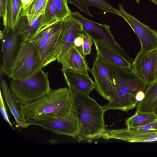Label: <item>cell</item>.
Here are the masks:
<instances>
[{
    "instance_id": "obj_31",
    "label": "cell",
    "mask_w": 157,
    "mask_h": 157,
    "mask_svg": "<svg viewBox=\"0 0 157 157\" xmlns=\"http://www.w3.org/2000/svg\"><path fill=\"white\" fill-rule=\"evenodd\" d=\"M82 33L77 36L74 41V46L77 48L82 53L83 43Z\"/></svg>"
},
{
    "instance_id": "obj_22",
    "label": "cell",
    "mask_w": 157,
    "mask_h": 157,
    "mask_svg": "<svg viewBox=\"0 0 157 157\" xmlns=\"http://www.w3.org/2000/svg\"><path fill=\"white\" fill-rule=\"evenodd\" d=\"M48 0H31L27 8L22 10L21 14L26 17L29 25H32L34 21L44 14Z\"/></svg>"
},
{
    "instance_id": "obj_2",
    "label": "cell",
    "mask_w": 157,
    "mask_h": 157,
    "mask_svg": "<svg viewBox=\"0 0 157 157\" xmlns=\"http://www.w3.org/2000/svg\"><path fill=\"white\" fill-rule=\"evenodd\" d=\"M111 72L114 84L111 100L102 107L105 111L120 109L128 111L134 108L138 103L136 98L139 91H145L148 83L129 69L105 60Z\"/></svg>"
},
{
    "instance_id": "obj_7",
    "label": "cell",
    "mask_w": 157,
    "mask_h": 157,
    "mask_svg": "<svg viewBox=\"0 0 157 157\" xmlns=\"http://www.w3.org/2000/svg\"><path fill=\"white\" fill-rule=\"evenodd\" d=\"M70 15L81 24L83 31L93 40L102 42L116 50L130 63L133 59L115 41L110 31V27L90 21L82 15L78 11L71 12Z\"/></svg>"
},
{
    "instance_id": "obj_28",
    "label": "cell",
    "mask_w": 157,
    "mask_h": 157,
    "mask_svg": "<svg viewBox=\"0 0 157 157\" xmlns=\"http://www.w3.org/2000/svg\"><path fill=\"white\" fill-rule=\"evenodd\" d=\"M83 43L82 46V54L85 57L90 54L91 48L92 44V39L87 34L82 33Z\"/></svg>"
},
{
    "instance_id": "obj_9",
    "label": "cell",
    "mask_w": 157,
    "mask_h": 157,
    "mask_svg": "<svg viewBox=\"0 0 157 157\" xmlns=\"http://www.w3.org/2000/svg\"><path fill=\"white\" fill-rule=\"evenodd\" d=\"M3 62L2 73L8 75L19 50L23 40L18 33V27L12 30L4 28L0 31Z\"/></svg>"
},
{
    "instance_id": "obj_13",
    "label": "cell",
    "mask_w": 157,
    "mask_h": 157,
    "mask_svg": "<svg viewBox=\"0 0 157 157\" xmlns=\"http://www.w3.org/2000/svg\"><path fill=\"white\" fill-rule=\"evenodd\" d=\"M63 21L62 42L60 52L57 60L61 64L65 55L74 46V41L75 38L83 33L80 23L70 15L66 18Z\"/></svg>"
},
{
    "instance_id": "obj_25",
    "label": "cell",
    "mask_w": 157,
    "mask_h": 157,
    "mask_svg": "<svg viewBox=\"0 0 157 157\" xmlns=\"http://www.w3.org/2000/svg\"><path fill=\"white\" fill-rule=\"evenodd\" d=\"M54 5L57 21L63 20L71 12L68 6L67 0H52Z\"/></svg>"
},
{
    "instance_id": "obj_23",
    "label": "cell",
    "mask_w": 157,
    "mask_h": 157,
    "mask_svg": "<svg viewBox=\"0 0 157 157\" xmlns=\"http://www.w3.org/2000/svg\"><path fill=\"white\" fill-rule=\"evenodd\" d=\"M156 119L157 118L154 112L137 111L134 115L126 120L125 124L127 128H136L150 123Z\"/></svg>"
},
{
    "instance_id": "obj_17",
    "label": "cell",
    "mask_w": 157,
    "mask_h": 157,
    "mask_svg": "<svg viewBox=\"0 0 157 157\" xmlns=\"http://www.w3.org/2000/svg\"><path fill=\"white\" fill-rule=\"evenodd\" d=\"M63 73L68 86L71 87L88 95L95 88V83L88 74L71 71H65Z\"/></svg>"
},
{
    "instance_id": "obj_34",
    "label": "cell",
    "mask_w": 157,
    "mask_h": 157,
    "mask_svg": "<svg viewBox=\"0 0 157 157\" xmlns=\"http://www.w3.org/2000/svg\"><path fill=\"white\" fill-rule=\"evenodd\" d=\"M31 0H21L22 5V10H25L29 5Z\"/></svg>"
},
{
    "instance_id": "obj_37",
    "label": "cell",
    "mask_w": 157,
    "mask_h": 157,
    "mask_svg": "<svg viewBox=\"0 0 157 157\" xmlns=\"http://www.w3.org/2000/svg\"><path fill=\"white\" fill-rule=\"evenodd\" d=\"M153 3H155L156 5H157V0H150Z\"/></svg>"
},
{
    "instance_id": "obj_30",
    "label": "cell",
    "mask_w": 157,
    "mask_h": 157,
    "mask_svg": "<svg viewBox=\"0 0 157 157\" xmlns=\"http://www.w3.org/2000/svg\"><path fill=\"white\" fill-rule=\"evenodd\" d=\"M4 103L1 93H0V108L1 113L5 121L12 128H13V124L10 121L7 109Z\"/></svg>"
},
{
    "instance_id": "obj_3",
    "label": "cell",
    "mask_w": 157,
    "mask_h": 157,
    "mask_svg": "<svg viewBox=\"0 0 157 157\" xmlns=\"http://www.w3.org/2000/svg\"><path fill=\"white\" fill-rule=\"evenodd\" d=\"M72 109L70 90L63 87L51 90L40 99L26 105H23L22 113L28 120L50 121L68 115Z\"/></svg>"
},
{
    "instance_id": "obj_21",
    "label": "cell",
    "mask_w": 157,
    "mask_h": 157,
    "mask_svg": "<svg viewBox=\"0 0 157 157\" xmlns=\"http://www.w3.org/2000/svg\"><path fill=\"white\" fill-rule=\"evenodd\" d=\"M42 16V15L30 25L26 17L21 14L17 27L19 34L23 40H31L36 35L39 31Z\"/></svg>"
},
{
    "instance_id": "obj_33",
    "label": "cell",
    "mask_w": 157,
    "mask_h": 157,
    "mask_svg": "<svg viewBox=\"0 0 157 157\" xmlns=\"http://www.w3.org/2000/svg\"><path fill=\"white\" fill-rule=\"evenodd\" d=\"M145 97L144 92L142 91H139L136 94V100L139 102L143 100Z\"/></svg>"
},
{
    "instance_id": "obj_8",
    "label": "cell",
    "mask_w": 157,
    "mask_h": 157,
    "mask_svg": "<svg viewBox=\"0 0 157 157\" xmlns=\"http://www.w3.org/2000/svg\"><path fill=\"white\" fill-rule=\"evenodd\" d=\"M90 71L94 79L95 89L99 94L110 101L114 93L113 79L106 61L97 52Z\"/></svg>"
},
{
    "instance_id": "obj_4",
    "label": "cell",
    "mask_w": 157,
    "mask_h": 157,
    "mask_svg": "<svg viewBox=\"0 0 157 157\" xmlns=\"http://www.w3.org/2000/svg\"><path fill=\"white\" fill-rule=\"evenodd\" d=\"M10 87L24 105L40 99L52 90L48 73L42 69L29 77L12 79L10 82Z\"/></svg>"
},
{
    "instance_id": "obj_26",
    "label": "cell",
    "mask_w": 157,
    "mask_h": 157,
    "mask_svg": "<svg viewBox=\"0 0 157 157\" xmlns=\"http://www.w3.org/2000/svg\"><path fill=\"white\" fill-rule=\"evenodd\" d=\"M88 7L94 6L96 7L104 12L109 13L120 16V12L112 6L105 0H83Z\"/></svg>"
},
{
    "instance_id": "obj_20",
    "label": "cell",
    "mask_w": 157,
    "mask_h": 157,
    "mask_svg": "<svg viewBox=\"0 0 157 157\" xmlns=\"http://www.w3.org/2000/svg\"><path fill=\"white\" fill-rule=\"evenodd\" d=\"M144 93L145 97L138 102L136 111L153 112L157 107V82L148 84Z\"/></svg>"
},
{
    "instance_id": "obj_1",
    "label": "cell",
    "mask_w": 157,
    "mask_h": 157,
    "mask_svg": "<svg viewBox=\"0 0 157 157\" xmlns=\"http://www.w3.org/2000/svg\"><path fill=\"white\" fill-rule=\"evenodd\" d=\"M72 108L77 117L78 132L76 140L91 142L101 138L105 130L104 116L105 112L89 95L71 86Z\"/></svg>"
},
{
    "instance_id": "obj_18",
    "label": "cell",
    "mask_w": 157,
    "mask_h": 157,
    "mask_svg": "<svg viewBox=\"0 0 157 157\" xmlns=\"http://www.w3.org/2000/svg\"><path fill=\"white\" fill-rule=\"evenodd\" d=\"M93 40L97 52L105 60L119 66L132 69L131 63L113 48L103 42Z\"/></svg>"
},
{
    "instance_id": "obj_27",
    "label": "cell",
    "mask_w": 157,
    "mask_h": 157,
    "mask_svg": "<svg viewBox=\"0 0 157 157\" xmlns=\"http://www.w3.org/2000/svg\"><path fill=\"white\" fill-rule=\"evenodd\" d=\"M127 129L131 132L137 133L147 134L157 133V119L152 122L143 126Z\"/></svg>"
},
{
    "instance_id": "obj_38",
    "label": "cell",
    "mask_w": 157,
    "mask_h": 157,
    "mask_svg": "<svg viewBox=\"0 0 157 157\" xmlns=\"http://www.w3.org/2000/svg\"><path fill=\"white\" fill-rule=\"evenodd\" d=\"M136 1L137 2L139 3V0H136Z\"/></svg>"
},
{
    "instance_id": "obj_5",
    "label": "cell",
    "mask_w": 157,
    "mask_h": 157,
    "mask_svg": "<svg viewBox=\"0 0 157 157\" xmlns=\"http://www.w3.org/2000/svg\"><path fill=\"white\" fill-rule=\"evenodd\" d=\"M63 34L62 21L42 28L31 40L38 50L44 67L57 60Z\"/></svg>"
},
{
    "instance_id": "obj_16",
    "label": "cell",
    "mask_w": 157,
    "mask_h": 157,
    "mask_svg": "<svg viewBox=\"0 0 157 157\" xmlns=\"http://www.w3.org/2000/svg\"><path fill=\"white\" fill-rule=\"evenodd\" d=\"M63 72L71 71L88 74L90 71L84 56L76 47H72L64 56L62 63Z\"/></svg>"
},
{
    "instance_id": "obj_15",
    "label": "cell",
    "mask_w": 157,
    "mask_h": 157,
    "mask_svg": "<svg viewBox=\"0 0 157 157\" xmlns=\"http://www.w3.org/2000/svg\"><path fill=\"white\" fill-rule=\"evenodd\" d=\"M1 87L5 101L16 124V127L26 128L29 126L22 115V110L23 104L7 86L6 81L3 80Z\"/></svg>"
},
{
    "instance_id": "obj_14",
    "label": "cell",
    "mask_w": 157,
    "mask_h": 157,
    "mask_svg": "<svg viewBox=\"0 0 157 157\" xmlns=\"http://www.w3.org/2000/svg\"><path fill=\"white\" fill-rule=\"evenodd\" d=\"M107 140H121L128 142H148L157 141V133H142L129 131L127 128L117 129H105L101 136Z\"/></svg>"
},
{
    "instance_id": "obj_36",
    "label": "cell",
    "mask_w": 157,
    "mask_h": 157,
    "mask_svg": "<svg viewBox=\"0 0 157 157\" xmlns=\"http://www.w3.org/2000/svg\"><path fill=\"white\" fill-rule=\"evenodd\" d=\"M153 112L157 118V107L155 109Z\"/></svg>"
},
{
    "instance_id": "obj_24",
    "label": "cell",
    "mask_w": 157,
    "mask_h": 157,
    "mask_svg": "<svg viewBox=\"0 0 157 157\" xmlns=\"http://www.w3.org/2000/svg\"><path fill=\"white\" fill-rule=\"evenodd\" d=\"M56 22L57 21L54 5L52 0H49L44 13L42 16L40 24L39 31L42 28L52 24Z\"/></svg>"
},
{
    "instance_id": "obj_10",
    "label": "cell",
    "mask_w": 157,
    "mask_h": 157,
    "mask_svg": "<svg viewBox=\"0 0 157 157\" xmlns=\"http://www.w3.org/2000/svg\"><path fill=\"white\" fill-rule=\"evenodd\" d=\"M25 121L29 126H39L56 134L68 136L74 139L76 138L78 134V120L73 108L68 115L60 118L50 121L28 120Z\"/></svg>"
},
{
    "instance_id": "obj_35",
    "label": "cell",
    "mask_w": 157,
    "mask_h": 157,
    "mask_svg": "<svg viewBox=\"0 0 157 157\" xmlns=\"http://www.w3.org/2000/svg\"><path fill=\"white\" fill-rule=\"evenodd\" d=\"M155 82H157V54L155 64Z\"/></svg>"
},
{
    "instance_id": "obj_11",
    "label": "cell",
    "mask_w": 157,
    "mask_h": 157,
    "mask_svg": "<svg viewBox=\"0 0 157 157\" xmlns=\"http://www.w3.org/2000/svg\"><path fill=\"white\" fill-rule=\"evenodd\" d=\"M120 16L129 24L137 36L140 42V51L146 52L157 48V32L145 25L124 10L122 5L119 4Z\"/></svg>"
},
{
    "instance_id": "obj_6",
    "label": "cell",
    "mask_w": 157,
    "mask_h": 157,
    "mask_svg": "<svg viewBox=\"0 0 157 157\" xmlns=\"http://www.w3.org/2000/svg\"><path fill=\"white\" fill-rule=\"evenodd\" d=\"M43 67L38 50L33 41L23 40L8 76L12 79L29 78Z\"/></svg>"
},
{
    "instance_id": "obj_32",
    "label": "cell",
    "mask_w": 157,
    "mask_h": 157,
    "mask_svg": "<svg viewBox=\"0 0 157 157\" xmlns=\"http://www.w3.org/2000/svg\"><path fill=\"white\" fill-rule=\"evenodd\" d=\"M7 0H0V15L3 18L5 15Z\"/></svg>"
},
{
    "instance_id": "obj_19",
    "label": "cell",
    "mask_w": 157,
    "mask_h": 157,
    "mask_svg": "<svg viewBox=\"0 0 157 157\" xmlns=\"http://www.w3.org/2000/svg\"><path fill=\"white\" fill-rule=\"evenodd\" d=\"M22 10L21 0H7L3 18L4 28L14 30L17 27Z\"/></svg>"
},
{
    "instance_id": "obj_29",
    "label": "cell",
    "mask_w": 157,
    "mask_h": 157,
    "mask_svg": "<svg viewBox=\"0 0 157 157\" xmlns=\"http://www.w3.org/2000/svg\"><path fill=\"white\" fill-rule=\"evenodd\" d=\"M67 1L68 3L74 5L83 12L90 17H93L89 11V7L86 4L83 0H67Z\"/></svg>"
},
{
    "instance_id": "obj_12",
    "label": "cell",
    "mask_w": 157,
    "mask_h": 157,
    "mask_svg": "<svg viewBox=\"0 0 157 157\" xmlns=\"http://www.w3.org/2000/svg\"><path fill=\"white\" fill-rule=\"evenodd\" d=\"M157 48L146 52L140 51L131 64L132 70L148 84L155 82V64Z\"/></svg>"
}]
</instances>
